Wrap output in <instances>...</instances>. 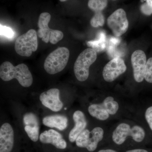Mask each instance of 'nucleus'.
I'll return each mask as SVG.
<instances>
[{
    "label": "nucleus",
    "mask_w": 152,
    "mask_h": 152,
    "mask_svg": "<svg viewBox=\"0 0 152 152\" xmlns=\"http://www.w3.org/2000/svg\"><path fill=\"white\" fill-rule=\"evenodd\" d=\"M42 123L46 126L62 131L67 127L68 120L66 116L63 115H52L44 117Z\"/></svg>",
    "instance_id": "obj_17"
},
{
    "label": "nucleus",
    "mask_w": 152,
    "mask_h": 152,
    "mask_svg": "<svg viewBox=\"0 0 152 152\" xmlns=\"http://www.w3.org/2000/svg\"><path fill=\"white\" fill-rule=\"evenodd\" d=\"M40 141L43 144H50L59 149H65L67 143L63 136L57 131L53 129L45 131L39 135Z\"/></svg>",
    "instance_id": "obj_15"
},
{
    "label": "nucleus",
    "mask_w": 152,
    "mask_h": 152,
    "mask_svg": "<svg viewBox=\"0 0 152 152\" xmlns=\"http://www.w3.org/2000/svg\"><path fill=\"white\" fill-rule=\"evenodd\" d=\"M70 53L69 49L64 47L58 48L47 57L44 67L50 75H55L63 71L69 61Z\"/></svg>",
    "instance_id": "obj_2"
},
{
    "label": "nucleus",
    "mask_w": 152,
    "mask_h": 152,
    "mask_svg": "<svg viewBox=\"0 0 152 152\" xmlns=\"http://www.w3.org/2000/svg\"><path fill=\"white\" fill-rule=\"evenodd\" d=\"M0 77L6 82L16 79L20 84L24 88L30 87L33 82L32 75L24 64L14 66L10 62L3 63L0 66Z\"/></svg>",
    "instance_id": "obj_1"
},
{
    "label": "nucleus",
    "mask_w": 152,
    "mask_h": 152,
    "mask_svg": "<svg viewBox=\"0 0 152 152\" xmlns=\"http://www.w3.org/2000/svg\"><path fill=\"white\" fill-rule=\"evenodd\" d=\"M37 35L35 30L30 29L17 38L15 42V50L23 57H30L38 48Z\"/></svg>",
    "instance_id": "obj_6"
},
{
    "label": "nucleus",
    "mask_w": 152,
    "mask_h": 152,
    "mask_svg": "<svg viewBox=\"0 0 152 152\" xmlns=\"http://www.w3.org/2000/svg\"><path fill=\"white\" fill-rule=\"evenodd\" d=\"M107 0H88V7L94 12L90 21L93 27H102L104 24L105 17L103 11L107 7Z\"/></svg>",
    "instance_id": "obj_12"
},
{
    "label": "nucleus",
    "mask_w": 152,
    "mask_h": 152,
    "mask_svg": "<svg viewBox=\"0 0 152 152\" xmlns=\"http://www.w3.org/2000/svg\"><path fill=\"white\" fill-rule=\"evenodd\" d=\"M113 1H115V0H113Z\"/></svg>",
    "instance_id": "obj_28"
},
{
    "label": "nucleus",
    "mask_w": 152,
    "mask_h": 152,
    "mask_svg": "<svg viewBox=\"0 0 152 152\" xmlns=\"http://www.w3.org/2000/svg\"><path fill=\"white\" fill-rule=\"evenodd\" d=\"M145 117L152 131V106L147 109L145 113Z\"/></svg>",
    "instance_id": "obj_24"
},
{
    "label": "nucleus",
    "mask_w": 152,
    "mask_h": 152,
    "mask_svg": "<svg viewBox=\"0 0 152 152\" xmlns=\"http://www.w3.org/2000/svg\"><path fill=\"white\" fill-rule=\"evenodd\" d=\"M39 100L43 105L53 112L60 111L64 106L60 99V90L56 88L42 93L40 95Z\"/></svg>",
    "instance_id": "obj_10"
},
{
    "label": "nucleus",
    "mask_w": 152,
    "mask_h": 152,
    "mask_svg": "<svg viewBox=\"0 0 152 152\" xmlns=\"http://www.w3.org/2000/svg\"><path fill=\"white\" fill-rule=\"evenodd\" d=\"M88 111L91 116L100 121L108 119L110 114L103 103L100 104H92L89 106Z\"/></svg>",
    "instance_id": "obj_18"
},
{
    "label": "nucleus",
    "mask_w": 152,
    "mask_h": 152,
    "mask_svg": "<svg viewBox=\"0 0 152 152\" xmlns=\"http://www.w3.org/2000/svg\"><path fill=\"white\" fill-rule=\"evenodd\" d=\"M125 152H149L146 150L142 149H134L129 150V151H127Z\"/></svg>",
    "instance_id": "obj_25"
},
{
    "label": "nucleus",
    "mask_w": 152,
    "mask_h": 152,
    "mask_svg": "<svg viewBox=\"0 0 152 152\" xmlns=\"http://www.w3.org/2000/svg\"><path fill=\"white\" fill-rule=\"evenodd\" d=\"M59 1L61 2H64L66 1L67 0H59Z\"/></svg>",
    "instance_id": "obj_27"
},
{
    "label": "nucleus",
    "mask_w": 152,
    "mask_h": 152,
    "mask_svg": "<svg viewBox=\"0 0 152 152\" xmlns=\"http://www.w3.org/2000/svg\"><path fill=\"white\" fill-rule=\"evenodd\" d=\"M1 36H4L9 39H12L15 36V32L11 28L1 25L0 27Z\"/></svg>",
    "instance_id": "obj_23"
},
{
    "label": "nucleus",
    "mask_w": 152,
    "mask_h": 152,
    "mask_svg": "<svg viewBox=\"0 0 152 152\" xmlns=\"http://www.w3.org/2000/svg\"><path fill=\"white\" fill-rule=\"evenodd\" d=\"M146 2L141 5L140 11L145 15L150 16L152 15V0H145Z\"/></svg>",
    "instance_id": "obj_22"
},
{
    "label": "nucleus",
    "mask_w": 152,
    "mask_h": 152,
    "mask_svg": "<svg viewBox=\"0 0 152 152\" xmlns=\"http://www.w3.org/2000/svg\"><path fill=\"white\" fill-rule=\"evenodd\" d=\"M87 45L91 48L94 49L96 52L103 51L105 48L106 37L104 33H101L99 37L97 39L87 42Z\"/></svg>",
    "instance_id": "obj_19"
},
{
    "label": "nucleus",
    "mask_w": 152,
    "mask_h": 152,
    "mask_svg": "<svg viewBox=\"0 0 152 152\" xmlns=\"http://www.w3.org/2000/svg\"><path fill=\"white\" fill-rule=\"evenodd\" d=\"M103 103L106 106L110 115H115L119 109V104L116 101L114 100L113 97L108 96L106 98Z\"/></svg>",
    "instance_id": "obj_20"
},
{
    "label": "nucleus",
    "mask_w": 152,
    "mask_h": 152,
    "mask_svg": "<svg viewBox=\"0 0 152 152\" xmlns=\"http://www.w3.org/2000/svg\"><path fill=\"white\" fill-rule=\"evenodd\" d=\"M14 144L13 129L10 124L4 123L0 128V152H11Z\"/></svg>",
    "instance_id": "obj_14"
},
{
    "label": "nucleus",
    "mask_w": 152,
    "mask_h": 152,
    "mask_svg": "<svg viewBox=\"0 0 152 152\" xmlns=\"http://www.w3.org/2000/svg\"><path fill=\"white\" fill-rule=\"evenodd\" d=\"M98 152H117L116 151H114L113 150L107 149V150H102L99 151Z\"/></svg>",
    "instance_id": "obj_26"
},
{
    "label": "nucleus",
    "mask_w": 152,
    "mask_h": 152,
    "mask_svg": "<svg viewBox=\"0 0 152 152\" xmlns=\"http://www.w3.org/2000/svg\"><path fill=\"white\" fill-rule=\"evenodd\" d=\"M107 23L114 36L120 37L127 31L129 21L126 13L123 9L115 11L108 18Z\"/></svg>",
    "instance_id": "obj_8"
},
{
    "label": "nucleus",
    "mask_w": 152,
    "mask_h": 152,
    "mask_svg": "<svg viewBox=\"0 0 152 152\" xmlns=\"http://www.w3.org/2000/svg\"><path fill=\"white\" fill-rule=\"evenodd\" d=\"M75 126L70 132L69 139L71 142H75L77 138L85 129L87 126L86 118L81 111H76L73 115Z\"/></svg>",
    "instance_id": "obj_16"
},
{
    "label": "nucleus",
    "mask_w": 152,
    "mask_h": 152,
    "mask_svg": "<svg viewBox=\"0 0 152 152\" xmlns=\"http://www.w3.org/2000/svg\"><path fill=\"white\" fill-rule=\"evenodd\" d=\"M104 132L102 128L97 127L90 132L85 129L76 140L77 146L86 148L89 152H93L97 148L98 144L103 139Z\"/></svg>",
    "instance_id": "obj_7"
},
{
    "label": "nucleus",
    "mask_w": 152,
    "mask_h": 152,
    "mask_svg": "<svg viewBox=\"0 0 152 152\" xmlns=\"http://www.w3.org/2000/svg\"><path fill=\"white\" fill-rule=\"evenodd\" d=\"M147 57L145 52L142 50H137L131 56L133 75L135 80L141 83L144 79V74L147 64Z\"/></svg>",
    "instance_id": "obj_11"
},
{
    "label": "nucleus",
    "mask_w": 152,
    "mask_h": 152,
    "mask_svg": "<svg viewBox=\"0 0 152 152\" xmlns=\"http://www.w3.org/2000/svg\"><path fill=\"white\" fill-rule=\"evenodd\" d=\"M126 69V66L124 60L120 57H116L104 67L103 77L106 82H112L119 76L124 73Z\"/></svg>",
    "instance_id": "obj_9"
},
{
    "label": "nucleus",
    "mask_w": 152,
    "mask_h": 152,
    "mask_svg": "<svg viewBox=\"0 0 152 152\" xmlns=\"http://www.w3.org/2000/svg\"><path fill=\"white\" fill-rule=\"evenodd\" d=\"M97 52L88 48L79 55L74 66V71L76 78L79 81L86 80L89 75V68L96 61Z\"/></svg>",
    "instance_id": "obj_3"
},
{
    "label": "nucleus",
    "mask_w": 152,
    "mask_h": 152,
    "mask_svg": "<svg viewBox=\"0 0 152 152\" xmlns=\"http://www.w3.org/2000/svg\"><path fill=\"white\" fill-rule=\"evenodd\" d=\"M144 79L148 83H152V57L147 61L144 74Z\"/></svg>",
    "instance_id": "obj_21"
},
{
    "label": "nucleus",
    "mask_w": 152,
    "mask_h": 152,
    "mask_svg": "<svg viewBox=\"0 0 152 152\" xmlns=\"http://www.w3.org/2000/svg\"><path fill=\"white\" fill-rule=\"evenodd\" d=\"M24 129L28 137L37 142L39 138V121L37 116L32 112H28L23 117Z\"/></svg>",
    "instance_id": "obj_13"
},
{
    "label": "nucleus",
    "mask_w": 152,
    "mask_h": 152,
    "mask_svg": "<svg viewBox=\"0 0 152 152\" xmlns=\"http://www.w3.org/2000/svg\"><path fill=\"white\" fill-rule=\"evenodd\" d=\"M145 136V131L140 126L135 125L131 127L128 124L122 123L114 131L112 139L115 143L121 145L124 142L128 137H132L135 141L140 142L143 140Z\"/></svg>",
    "instance_id": "obj_4"
},
{
    "label": "nucleus",
    "mask_w": 152,
    "mask_h": 152,
    "mask_svg": "<svg viewBox=\"0 0 152 152\" xmlns=\"http://www.w3.org/2000/svg\"><path fill=\"white\" fill-rule=\"evenodd\" d=\"M51 18V15L49 13L43 12L40 14L38 20L39 29L37 35L45 43H48L50 42L54 45L62 39L64 34L61 31L51 29L49 27Z\"/></svg>",
    "instance_id": "obj_5"
}]
</instances>
